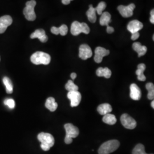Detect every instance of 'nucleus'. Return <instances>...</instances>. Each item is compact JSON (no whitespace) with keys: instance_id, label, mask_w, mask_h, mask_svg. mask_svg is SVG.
<instances>
[{"instance_id":"35","label":"nucleus","mask_w":154,"mask_h":154,"mask_svg":"<svg viewBox=\"0 0 154 154\" xmlns=\"http://www.w3.org/2000/svg\"><path fill=\"white\" fill-rule=\"evenodd\" d=\"M71 1H72V0H62V2L64 5H68L70 3Z\"/></svg>"},{"instance_id":"3","label":"nucleus","mask_w":154,"mask_h":154,"mask_svg":"<svg viewBox=\"0 0 154 154\" xmlns=\"http://www.w3.org/2000/svg\"><path fill=\"white\" fill-rule=\"evenodd\" d=\"M120 143L117 140H110L103 143L98 149L99 154H110L119 148Z\"/></svg>"},{"instance_id":"21","label":"nucleus","mask_w":154,"mask_h":154,"mask_svg":"<svg viewBox=\"0 0 154 154\" xmlns=\"http://www.w3.org/2000/svg\"><path fill=\"white\" fill-rule=\"evenodd\" d=\"M111 14L109 12H104L101 14L100 18V24L102 26H109V24L111 22Z\"/></svg>"},{"instance_id":"14","label":"nucleus","mask_w":154,"mask_h":154,"mask_svg":"<svg viewBox=\"0 0 154 154\" xmlns=\"http://www.w3.org/2000/svg\"><path fill=\"white\" fill-rule=\"evenodd\" d=\"M30 38L32 39L38 38L39 41L43 43L47 42L48 40V37L46 35L44 30L42 29L36 30L34 33L31 34Z\"/></svg>"},{"instance_id":"12","label":"nucleus","mask_w":154,"mask_h":154,"mask_svg":"<svg viewBox=\"0 0 154 154\" xmlns=\"http://www.w3.org/2000/svg\"><path fill=\"white\" fill-rule=\"evenodd\" d=\"M13 22L12 18L10 16L6 15L0 17V34L4 33L6 29Z\"/></svg>"},{"instance_id":"31","label":"nucleus","mask_w":154,"mask_h":154,"mask_svg":"<svg viewBox=\"0 0 154 154\" xmlns=\"http://www.w3.org/2000/svg\"><path fill=\"white\" fill-rule=\"evenodd\" d=\"M51 33L55 35H58L60 34V30H59V28H57L55 26L52 27L51 29Z\"/></svg>"},{"instance_id":"18","label":"nucleus","mask_w":154,"mask_h":154,"mask_svg":"<svg viewBox=\"0 0 154 154\" xmlns=\"http://www.w3.org/2000/svg\"><path fill=\"white\" fill-rule=\"evenodd\" d=\"M96 74L98 77H103L106 78H110L111 76V71L108 67H99L96 71Z\"/></svg>"},{"instance_id":"15","label":"nucleus","mask_w":154,"mask_h":154,"mask_svg":"<svg viewBox=\"0 0 154 154\" xmlns=\"http://www.w3.org/2000/svg\"><path fill=\"white\" fill-rule=\"evenodd\" d=\"M142 93L140 88L138 86L132 83L130 86V97L134 100H139L141 98Z\"/></svg>"},{"instance_id":"33","label":"nucleus","mask_w":154,"mask_h":154,"mask_svg":"<svg viewBox=\"0 0 154 154\" xmlns=\"http://www.w3.org/2000/svg\"><path fill=\"white\" fill-rule=\"evenodd\" d=\"M150 22L151 23H152V24L154 23V10L152 9L151 11V17H150Z\"/></svg>"},{"instance_id":"22","label":"nucleus","mask_w":154,"mask_h":154,"mask_svg":"<svg viewBox=\"0 0 154 154\" xmlns=\"http://www.w3.org/2000/svg\"><path fill=\"white\" fill-rule=\"evenodd\" d=\"M86 15L88 18V20L90 22L95 23L97 20V16H96V11L95 8H93V5H90L89 6V9L86 12Z\"/></svg>"},{"instance_id":"36","label":"nucleus","mask_w":154,"mask_h":154,"mask_svg":"<svg viewBox=\"0 0 154 154\" xmlns=\"http://www.w3.org/2000/svg\"><path fill=\"white\" fill-rule=\"evenodd\" d=\"M71 78H72V79H75V78H76V77H77V74L76 73H75V72H72L71 74Z\"/></svg>"},{"instance_id":"13","label":"nucleus","mask_w":154,"mask_h":154,"mask_svg":"<svg viewBox=\"0 0 154 154\" xmlns=\"http://www.w3.org/2000/svg\"><path fill=\"white\" fill-rule=\"evenodd\" d=\"M143 27V23L138 20H133L128 23L127 25V30L131 33L139 32Z\"/></svg>"},{"instance_id":"34","label":"nucleus","mask_w":154,"mask_h":154,"mask_svg":"<svg viewBox=\"0 0 154 154\" xmlns=\"http://www.w3.org/2000/svg\"><path fill=\"white\" fill-rule=\"evenodd\" d=\"M114 32V29L110 26H107V32L109 34H111V33H113Z\"/></svg>"},{"instance_id":"2","label":"nucleus","mask_w":154,"mask_h":154,"mask_svg":"<svg viewBox=\"0 0 154 154\" xmlns=\"http://www.w3.org/2000/svg\"><path fill=\"white\" fill-rule=\"evenodd\" d=\"M31 62L34 65H49L51 61V57L49 54L42 52L37 51L31 56Z\"/></svg>"},{"instance_id":"6","label":"nucleus","mask_w":154,"mask_h":154,"mask_svg":"<svg viewBox=\"0 0 154 154\" xmlns=\"http://www.w3.org/2000/svg\"><path fill=\"white\" fill-rule=\"evenodd\" d=\"M122 124L126 128L132 130L137 126V122L127 114H124L121 117Z\"/></svg>"},{"instance_id":"27","label":"nucleus","mask_w":154,"mask_h":154,"mask_svg":"<svg viewBox=\"0 0 154 154\" xmlns=\"http://www.w3.org/2000/svg\"><path fill=\"white\" fill-rule=\"evenodd\" d=\"M132 154H147L144 150V146L142 144H138L132 151Z\"/></svg>"},{"instance_id":"16","label":"nucleus","mask_w":154,"mask_h":154,"mask_svg":"<svg viewBox=\"0 0 154 154\" xmlns=\"http://www.w3.org/2000/svg\"><path fill=\"white\" fill-rule=\"evenodd\" d=\"M132 49L138 53L139 57L143 56L147 51V48L146 46L142 45L140 42H134L132 44Z\"/></svg>"},{"instance_id":"38","label":"nucleus","mask_w":154,"mask_h":154,"mask_svg":"<svg viewBox=\"0 0 154 154\" xmlns=\"http://www.w3.org/2000/svg\"><path fill=\"white\" fill-rule=\"evenodd\" d=\"M0 60H1V58H0Z\"/></svg>"},{"instance_id":"11","label":"nucleus","mask_w":154,"mask_h":154,"mask_svg":"<svg viewBox=\"0 0 154 154\" xmlns=\"http://www.w3.org/2000/svg\"><path fill=\"white\" fill-rule=\"evenodd\" d=\"M110 54V51L109 50L106 49L102 47H97L95 50V56H94V61L99 63L102 62L103 60V58L109 55Z\"/></svg>"},{"instance_id":"23","label":"nucleus","mask_w":154,"mask_h":154,"mask_svg":"<svg viewBox=\"0 0 154 154\" xmlns=\"http://www.w3.org/2000/svg\"><path fill=\"white\" fill-rule=\"evenodd\" d=\"M102 121L105 123L110 125H113L116 124V122L117 121L116 116L113 114H111L110 113L107 114L105 116H103Z\"/></svg>"},{"instance_id":"19","label":"nucleus","mask_w":154,"mask_h":154,"mask_svg":"<svg viewBox=\"0 0 154 154\" xmlns=\"http://www.w3.org/2000/svg\"><path fill=\"white\" fill-rule=\"evenodd\" d=\"M45 106L50 111L53 112V111H54L57 110V109L58 107V104L55 102V99L54 98L49 97L47 99L46 101Z\"/></svg>"},{"instance_id":"24","label":"nucleus","mask_w":154,"mask_h":154,"mask_svg":"<svg viewBox=\"0 0 154 154\" xmlns=\"http://www.w3.org/2000/svg\"><path fill=\"white\" fill-rule=\"evenodd\" d=\"M3 83L5 86L6 93L8 94L12 93L13 88L11 80L8 77H4L3 78Z\"/></svg>"},{"instance_id":"29","label":"nucleus","mask_w":154,"mask_h":154,"mask_svg":"<svg viewBox=\"0 0 154 154\" xmlns=\"http://www.w3.org/2000/svg\"><path fill=\"white\" fill-rule=\"evenodd\" d=\"M4 104L8 106L9 108L13 109L15 107V102L13 99H6L4 101Z\"/></svg>"},{"instance_id":"10","label":"nucleus","mask_w":154,"mask_h":154,"mask_svg":"<svg viewBox=\"0 0 154 154\" xmlns=\"http://www.w3.org/2000/svg\"><path fill=\"white\" fill-rule=\"evenodd\" d=\"M79 57L83 60H86L87 59L91 57L93 55L92 50L88 45H81L79 47Z\"/></svg>"},{"instance_id":"9","label":"nucleus","mask_w":154,"mask_h":154,"mask_svg":"<svg viewBox=\"0 0 154 154\" xmlns=\"http://www.w3.org/2000/svg\"><path fill=\"white\" fill-rule=\"evenodd\" d=\"M67 98L70 100V105L72 107H77L79 105L82 96L78 91H69L67 93Z\"/></svg>"},{"instance_id":"5","label":"nucleus","mask_w":154,"mask_h":154,"mask_svg":"<svg viewBox=\"0 0 154 154\" xmlns=\"http://www.w3.org/2000/svg\"><path fill=\"white\" fill-rule=\"evenodd\" d=\"M71 33L73 35H78L81 33L88 34L90 33V28L86 23H80L78 21L72 22L71 26Z\"/></svg>"},{"instance_id":"7","label":"nucleus","mask_w":154,"mask_h":154,"mask_svg":"<svg viewBox=\"0 0 154 154\" xmlns=\"http://www.w3.org/2000/svg\"><path fill=\"white\" fill-rule=\"evenodd\" d=\"M135 8V5L134 4H131L128 6H119L118 10L122 16L124 18H128L133 15V11Z\"/></svg>"},{"instance_id":"28","label":"nucleus","mask_w":154,"mask_h":154,"mask_svg":"<svg viewBox=\"0 0 154 154\" xmlns=\"http://www.w3.org/2000/svg\"><path fill=\"white\" fill-rule=\"evenodd\" d=\"M106 8V4L105 2H100L95 8L96 13H97L99 15H101L103 13V11Z\"/></svg>"},{"instance_id":"32","label":"nucleus","mask_w":154,"mask_h":154,"mask_svg":"<svg viewBox=\"0 0 154 154\" xmlns=\"http://www.w3.org/2000/svg\"><path fill=\"white\" fill-rule=\"evenodd\" d=\"M139 35H140V34H139V32L133 33V34H132V35H131V39L133 41L137 40L139 37Z\"/></svg>"},{"instance_id":"30","label":"nucleus","mask_w":154,"mask_h":154,"mask_svg":"<svg viewBox=\"0 0 154 154\" xmlns=\"http://www.w3.org/2000/svg\"><path fill=\"white\" fill-rule=\"evenodd\" d=\"M59 30H60V34H61L62 36L66 35L68 32V28L66 25H61V26L59 28Z\"/></svg>"},{"instance_id":"37","label":"nucleus","mask_w":154,"mask_h":154,"mask_svg":"<svg viewBox=\"0 0 154 154\" xmlns=\"http://www.w3.org/2000/svg\"><path fill=\"white\" fill-rule=\"evenodd\" d=\"M151 107H152L153 109H154V100H152V101L151 102Z\"/></svg>"},{"instance_id":"26","label":"nucleus","mask_w":154,"mask_h":154,"mask_svg":"<svg viewBox=\"0 0 154 154\" xmlns=\"http://www.w3.org/2000/svg\"><path fill=\"white\" fill-rule=\"evenodd\" d=\"M65 88L69 92L78 91V87L76 85L74 84V83L73 82V81L72 80L68 81V82L65 85Z\"/></svg>"},{"instance_id":"4","label":"nucleus","mask_w":154,"mask_h":154,"mask_svg":"<svg viewBox=\"0 0 154 154\" xmlns=\"http://www.w3.org/2000/svg\"><path fill=\"white\" fill-rule=\"evenodd\" d=\"M36 5V1L31 0L26 3V7L23 9V14L28 21H33L36 18V15L34 11V8Z\"/></svg>"},{"instance_id":"20","label":"nucleus","mask_w":154,"mask_h":154,"mask_svg":"<svg viewBox=\"0 0 154 154\" xmlns=\"http://www.w3.org/2000/svg\"><path fill=\"white\" fill-rule=\"evenodd\" d=\"M146 67V65L144 63H140L138 65V69L136 71V74L138 75V79L140 81H145L146 79V78L144 75V72Z\"/></svg>"},{"instance_id":"8","label":"nucleus","mask_w":154,"mask_h":154,"mask_svg":"<svg viewBox=\"0 0 154 154\" xmlns=\"http://www.w3.org/2000/svg\"><path fill=\"white\" fill-rule=\"evenodd\" d=\"M64 127L66 130V138H77L79 134V131L78 127L75 126L72 123H66Z\"/></svg>"},{"instance_id":"1","label":"nucleus","mask_w":154,"mask_h":154,"mask_svg":"<svg viewBox=\"0 0 154 154\" xmlns=\"http://www.w3.org/2000/svg\"><path fill=\"white\" fill-rule=\"evenodd\" d=\"M37 138L39 141L41 143V147L45 151H49L51 147L54 144V138L53 136L49 133L41 132L38 135Z\"/></svg>"},{"instance_id":"17","label":"nucleus","mask_w":154,"mask_h":154,"mask_svg":"<svg viewBox=\"0 0 154 154\" xmlns=\"http://www.w3.org/2000/svg\"><path fill=\"white\" fill-rule=\"evenodd\" d=\"M112 110L111 106L109 103H103L99 105L97 108V111L99 114L105 116L107 114H109Z\"/></svg>"},{"instance_id":"25","label":"nucleus","mask_w":154,"mask_h":154,"mask_svg":"<svg viewBox=\"0 0 154 154\" xmlns=\"http://www.w3.org/2000/svg\"><path fill=\"white\" fill-rule=\"evenodd\" d=\"M146 89L149 91L147 97L149 100H153L154 98V85L152 83H147L146 85Z\"/></svg>"}]
</instances>
